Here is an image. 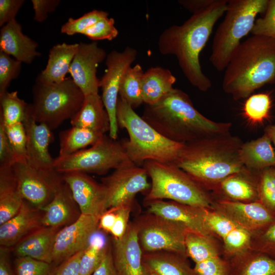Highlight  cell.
<instances>
[{
    "label": "cell",
    "mask_w": 275,
    "mask_h": 275,
    "mask_svg": "<svg viewBox=\"0 0 275 275\" xmlns=\"http://www.w3.org/2000/svg\"><path fill=\"white\" fill-rule=\"evenodd\" d=\"M115 267L119 275H148L143 261V251L134 222H130L121 238L111 240Z\"/></svg>",
    "instance_id": "19"
},
{
    "label": "cell",
    "mask_w": 275,
    "mask_h": 275,
    "mask_svg": "<svg viewBox=\"0 0 275 275\" xmlns=\"http://www.w3.org/2000/svg\"><path fill=\"white\" fill-rule=\"evenodd\" d=\"M21 64L20 61L0 51V96L8 91L11 81L19 76Z\"/></svg>",
    "instance_id": "42"
},
{
    "label": "cell",
    "mask_w": 275,
    "mask_h": 275,
    "mask_svg": "<svg viewBox=\"0 0 275 275\" xmlns=\"http://www.w3.org/2000/svg\"><path fill=\"white\" fill-rule=\"evenodd\" d=\"M205 217L210 230L223 240L227 258L250 249V232L211 208H205Z\"/></svg>",
    "instance_id": "21"
},
{
    "label": "cell",
    "mask_w": 275,
    "mask_h": 275,
    "mask_svg": "<svg viewBox=\"0 0 275 275\" xmlns=\"http://www.w3.org/2000/svg\"><path fill=\"white\" fill-rule=\"evenodd\" d=\"M228 275H275V259L250 249L226 259Z\"/></svg>",
    "instance_id": "29"
},
{
    "label": "cell",
    "mask_w": 275,
    "mask_h": 275,
    "mask_svg": "<svg viewBox=\"0 0 275 275\" xmlns=\"http://www.w3.org/2000/svg\"><path fill=\"white\" fill-rule=\"evenodd\" d=\"M106 56L105 50L96 42L79 43L69 73L85 96L98 94L100 79L97 77V69Z\"/></svg>",
    "instance_id": "17"
},
{
    "label": "cell",
    "mask_w": 275,
    "mask_h": 275,
    "mask_svg": "<svg viewBox=\"0 0 275 275\" xmlns=\"http://www.w3.org/2000/svg\"><path fill=\"white\" fill-rule=\"evenodd\" d=\"M243 172L225 179L219 184L221 188L231 200L240 202L258 201V185L252 184L243 177Z\"/></svg>",
    "instance_id": "36"
},
{
    "label": "cell",
    "mask_w": 275,
    "mask_h": 275,
    "mask_svg": "<svg viewBox=\"0 0 275 275\" xmlns=\"http://www.w3.org/2000/svg\"><path fill=\"white\" fill-rule=\"evenodd\" d=\"M198 275H228L229 264L217 255L196 263L194 267Z\"/></svg>",
    "instance_id": "47"
},
{
    "label": "cell",
    "mask_w": 275,
    "mask_h": 275,
    "mask_svg": "<svg viewBox=\"0 0 275 275\" xmlns=\"http://www.w3.org/2000/svg\"><path fill=\"white\" fill-rule=\"evenodd\" d=\"M241 139L229 132L185 143L176 166L203 188L246 171L240 158Z\"/></svg>",
    "instance_id": "3"
},
{
    "label": "cell",
    "mask_w": 275,
    "mask_h": 275,
    "mask_svg": "<svg viewBox=\"0 0 275 275\" xmlns=\"http://www.w3.org/2000/svg\"><path fill=\"white\" fill-rule=\"evenodd\" d=\"M239 155L247 169L261 172L268 168H275V150L265 133L256 140L243 143Z\"/></svg>",
    "instance_id": "31"
},
{
    "label": "cell",
    "mask_w": 275,
    "mask_h": 275,
    "mask_svg": "<svg viewBox=\"0 0 275 275\" xmlns=\"http://www.w3.org/2000/svg\"><path fill=\"white\" fill-rule=\"evenodd\" d=\"M187 258L174 252L156 251L144 253L143 261L148 272L158 275H198Z\"/></svg>",
    "instance_id": "28"
},
{
    "label": "cell",
    "mask_w": 275,
    "mask_h": 275,
    "mask_svg": "<svg viewBox=\"0 0 275 275\" xmlns=\"http://www.w3.org/2000/svg\"><path fill=\"white\" fill-rule=\"evenodd\" d=\"M275 83V39L253 35L241 42L225 69L223 91L237 100Z\"/></svg>",
    "instance_id": "4"
},
{
    "label": "cell",
    "mask_w": 275,
    "mask_h": 275,
    "mask_svg": "<svg viewBox=\"0 0 275 275\" xmlns=\"http://www.w3.org/2000/svg\"><path fill=\"white\" fill-rule=\"evenodd\" d=\"M0 119L5 126L23 123L29 110L30 104L19 98L17 91H7L0 96Z\"/></svg>",
    "instance_id": "37"
},
{
    "label": "cell",
    "mask_w": 275,
    "mask_h": 275,
    "mask_svg": "<svg viewBox=\"0 0 275 275\" xmlns=\"http://www.w3.org/2000/svg\"><path fill=\"white\" fill-rule=\"evenodd\" d=\"M211 209L252 235L261 232L275 222V215L259 200L240 202L221 199L213 202Z\"/></svg>",
    "instance_id": "14"
},
{
    "label": "cell",
    "mask_w": 275,
    "mask_h": 275,
    "mask_svg": "<svg viewBox=\"0 0 275 275\" xmlns=\"http://www.w3.org/2000/svg\"><path fill=\"white\" fill-rule=\"evenodd\" d=\"M130 162L123 141L114 140L105 134L88 149L54 158V169L60 173L77 171L102 175Z\"/></svg>",
    "instance_id": "9"
},
{
    "label": "cell",
    "mask_w": 275,
    "mask_h": 275,
    "mask_svg": "<svg viewBox=\"0 0 275 275\" xmlns=\"http://www.w3.org/2000/svg\"><path fill=\"white\" fill-rule=\"evenodd\" d=\"M10 248L1 246L0 275H15L9 257Z\"/></svg>",
    "instance_id": "56"
},
{
    "label": "cell",
    "mask_w": 275,
    "mask_h": 275,
    "mask_svg": "<svg viewBox=\"0 0 275 275\" xmlns=\"http://www.w3.org/2000/svg\"><path fill=\"white\" fill-rule=\"evenodd\" d=\"M12 168L23 199L40 209L51 201L63 182L62 173L37 169L26 160L17 161Z\"/></svg>",
    "instance_id": "11"
},
{
    "label": "cell",
    "mask_w": 275,
    "mask_h": 275,
    "mask_svg": "<svg viewBox=\"0 0 275 275\" xmlns=\"http://www.w3.org/2000/svg\"><path fill=\"white\" fill-rule=\"evenodd\" d=\"M176 78L168 69L152 67L144 72L142 79L144 103L152 105L159 102L173 89Z\"/></svg>",
    "instance_id": "30"
},
{
    "label": "cell",
    "mask_w": 275,
    "mask_h": 275,
    "mask_svg": "<svg viewBox=\"0 0 275 275\" xmlns=\"http://www.w3.org/2000/svg\"><path fill=\"white\" fill-rule=\"evenodd\" d=\"M23 123L26 134V160L28 164L38 170H54V158L48 151L53 140L51 130L44 124L36 122L31 114L30 104Z\"/></svg>",
    "instance_id": "20"
},
{
    "label": "cell",
    "mask_w": 275,
    "mask_h": 275,
    "mask_svg": "<svg viewBox=\"0 0 275 275\" xmlns=\"http://www.w3.org/2000/svg\"><path fill=\"white\" fill-rule=\"evenodd\" d=\"M265 133L270 139L275 150V124L269 125L264 129Z\"/></svg>",
    "instance_id": "57"
},
{
    "label": "cell",
    "mask_w": 275,
    "mask_h": 275,
    "mask_svg": "<svg viewBox=\"0 0 275 275\" xmlns=\"http://www.w3.org/2000/svg\"><path fill=\"white\" fill-rule=\"evenodd\" d=\"M134 222L144 253L169 251L188 257L185 237L188 232L182 225L148 212Z\"/></svg>",
    "instance_id": "10"
},
{
    "label": "cell",
    "mask_w": 275,
    "mask_h": 275,
    "mask_svg": "<svg viewBox=\"0 0 275 275\" xmlns=\"http://www.w3.org/2000/svg\"><path fill=\"white\" fill-rule=\"evenodd\" d=\"M144 72L139 64L130 66L124 74L120 84L119 97L133 109L144 103L142 90Z\"/></svg>",
    "instance_id": "34"
},
{
    "label": "cell",
    "mask_w": 275,
    "mask_h": 275,
    "mask_svg": "<svg viewBox=\"0 0 275 275\" xmlns=\"http://www.w3.org/2000/svg\"><path fill=\"white\" fill-rule=\"evenodd\" d=\"M108 13L104 11L94 10L77 19L70 17L61 27L62 33L72 36L81 34L99 20L108 17Z\"/></svg>",
    "instance_id": "41"
},
{
    "label": "cell",
    "mask_w": 275,
    "mask_h": 275,
    "mask_svg": "<svg viewBox=\"0 0 275 275\" xmlns=\"http://www.w3.org/2000/svg\"><path fill=\"white\" fill-rule=\"evenodd\" d=\"M137 56L134 48L127 46L122 51H111L106 58V69L100 79L102 99L110 120L108 135L114 140L118 138L119 126L117 120V105L123 76Z\"/></svg>",
    "instance_id": "12"
},
{
    "label": "cell",
    "mask_w": 275,
    "mask_h": 275,
    "mask_svg": "<svg viewBox=\"0 0 275 275\" xmlns=\"http://www.w3.org/2000/svg\"><path fill=\"white\" fill-rule=\"evenodd\" d=\"M38 44L24 34L22 26L16 19L3 26L0 31V51L21 63L31 64L40 56L37 50Z\"/></svg>",
    "instance_id": "24"
},
{
    "label": "cell",
    "mask_w": 275,
    "mask_h": 275,
    "mask_svg": "<svg viewBox=\"0 0 275 275\" xmlns=\"http://www.w3.org/2000/svg\"><path fill=\"white\" fill-rule=\"evenodd\" d=\"M23 201L12 167H0V225L18 213Z\"/></svg>",
    "instance_id": "32"
},
{
    "label": "cell",
    "mask_w": 275,
    "mask_h": 275,
    "mask_svg": "<svg viewBox=\"0 0 275 275\" xmlns=\"http://www.w3.org/2000/svg\"><path fill=\"white\" fill-rule=\"evenodd\" d=\"M151 180L144 201L168 199L193 206L212 208L213 202L205 188L173 164L147 161L143 164Z\"/></svg>",
    "instance_id": "7"
},
{
    "label": "cell",
    "mask_w": 275,
    "mask_h": 275,
    "mask_svg": "<svg viewBox=\"0 0 275 275\" xmlns=\"http://www.w3.org/2000/svg\"><path fill=\"white\" fill-rule=\"evenodd\" d=\"M268 1H228L224 19L213 37L209 58L217 71L226 69L241 39L252 31L256 16L265 11Z\"/></svg>",
    "instance_id": "6"
},
{
    "label": "cell",
    "mask_w": 275,
    "mask_h": 275,
    "mask_svg": "<svg viewBox=\"0 0 275 275\" xmlns=\"http://www.w3.org/2000/svg\"><path fill=\"white\" fill-rule=\"evenodd\" d=\"M23 0H0V26H3L15 19V17L23 5Z\"/></svg>",
    "instance_id": "50"
},
{
    "label": "cell",
    "mask_w": 275,
    "mask_h": 275,
    "mask_svg": "<svg viewBox=\"0 0 275 275\" xmlns=\"http://www.w3.org/2000/svg\"><path fill=\"white\" fill-rule=\"evenodd\" d=\"M92 275H119L113 260L111 243L100 265Z\"/></svg>",
    "instance_id": "53"
},
{
    "label": "cell",
    "mask_w": 275,
    "mask_h": 275,
    "mask_svg": "<svg viewBox=\"0 0 275 275\" xmlns=\"http://www.w3.org/2000/svg\"><path fill=\"white\" fill-rule=\"evenodd\" d=\"M116 218V208L105 211L100 217L98 228L104 233H111Z\"/></svg>",
    "instance_id": "55"
},
{
    "label": "cell",
    "mask_w": 275,
    "mask_h": 275,
    "mask_svg": "<svg viewBox=\"0 0 275 275\" xmlns=\"http://www.w3.org/2000/svg\"><path fill=\"white\" fill-rule=\"evenodd\" d=\"M142 117L167 139L184 144L229 132L232 125L207 118L186 93L176 88L157 103L146 104Z\"/></svg>",
    "instance_id": "2"
},
{
    "label": "cell",
    "mask_w": 275,
    "mask_h": 275,
    "mask_svg": "<svg viewBox=\"0 0 275 275\" xmlns=\"http://www.w3.org/2000/svg\"><path fill=\"white\" fill-rule=\"evenodd\" d=\"M62 174L81 214L100 218L107 210V194L104 185L86 173L72 171Z\"/></svg>",
    "instance_id": "16"
},
{
    "label": "cell",
    "mask_w": 275,
    "mask_h": 275,
    "mask_svg": "<svg viewBox=\"0 0 275 275\" xmlns=\"http://www.w3.org/2000/svg\"><path fill=\"white\" fill-rule=\"evenodd\" d=\"M144 203L148 212L176 222L183 226L188 232L213 238L215 236L205 220L206 208L162 200L144 201Z\"/></svg>",
    "instance_id": "18"
},
{
    "label": "cell",
    "mask_w": 275,
    "mask_h": 275,
    "mask_svg": "<svg viewBox=\"0 0 275 275\" xmlns=\"http://www.w3.org/2000/svg\"><path fill=\"white\" fill-rule=\"evenodd\" d=\"M271 99L268 93L251 95L245 101L243 113L245 117L253 124H259L270 116Z\"/></svg>",
    "instance_id": "38"
},
{
    "label": "cell",
    "mask_w": 275,
    "mask_h": 275,
    "mask_svg": "<svg viewBox=\"0 0 275 275\" xmlns=\"http://www.w3.org/2000/svg\"><path fill=\"white\" fill-rule=\"evenodd\" d=\"M42 211L24 200L18 213L0 225L1 246L11 248L43 226Z\"/></svg>",
    "instance_id": "22"
},
{
    "label": "cell",
    "mask_w": 275,
    "mask_h": 275,
    "mask_svg": "<svg viewBox=\"0 0 275 275\" xmlns=\"http://www.w3.org/2000/svg\"><path fill=\"white\" fill-rule=\"evenodd\" d=\"M104 134L90 130L72 126L60 132L59 157H65L84 149L96 143Z\"/></svg>",
    "instance_id": "33"
},
{
    "label": "cell",
    "mask_w": 275,
    "mask_h": 275,
    "mask_svg": "<svg viewBox=\"0 0 275 275\" xmlns=\"http://www.w3.org/2000/svg\"><path fill=\"white\" fill-rule=\"evenodd\" d=\"M18 160L7 138L5 125L0 119V167H10Z\"/></svg>",
    "instance_id": "49"
},
{
    "label": "cell",
    "mask_w": 275,
    "mask_h": 275,
    "mask_svg": "<svg viewBox=\"0 0 275 275\" xmlns=\"http://www.w3.org/2000/svg\"><path fill=\"white\" fill-rule=\"evenodd\" d=\"M258 193L259 201L275 215V168L260 172Z\"/></svg>",
    "instance_id": "40"
},
{
    "label": "cell",
    "mask_w": 275,
    "mask_h": 275,
    "mask_svg": "<svg viewBox=\"0 0 275 275\" xmlns=\"http://www.w3.org/2000/svg\"><path fill=\"white\" fill-rule=\"evenodd\" d=\"M84 251L74 254L58 265L54 275H80V261Z\"/></svg>",
    "instance_id": "52"
},
{
    "label": "cell",
    "mask_w": 275,
    "mask_h": 275,
    "mask_svg": "<svg viewBox=\"0 0 275 275\" xmlns=\"http://www.w3.org/2000/svg\"><path fill=\"white\" fill-rule=\"evenodd\" d=\"M34 11V19L39 22H44L49 13L55 11L60 3L59 0H32Z\"/></svg>",
    "instance_id": "51"
},
{
    "label": "cell",
    "mask_w": 275,
    "mask_h": 275,
    "mask_svg": "<svg viewBox=\"0 0 275 275\" xmlns=\"http://www.w3.org/2000/svg\"><path fill=\"white\" fill-rule=\"evenodd\" d=\"M227 0H215L206 10L193 15L181 25H173L160 35L158 47L162 55L175 56L189 82L203 92L212 85L201 69L199 56L214 24L225 14Z\"/></svg>",
    "instance_id": "1"
},
{
    "label": "cell",
    "mask_w": 275,
    "mask_h": 275,
    "mask_svg": "<svg viewBox=\"0 0 275 275\" xmlns=\"http://www.w3.org/2000/svg\"><path fill=\"white\" fill-rule=\"evenodd\" d=\"M72 126L86 128L100 134L110 129V120L101 96L98 94L85 96L78 113L70 120Z\"/></svg>",
    "instance_id": "26"
},
{
    "label": "cell",
    "mask_w": 275,
    "mask_h": 275,
    "mask_svg": "<svg viewBox=\"0 0 275 275\" xmlns=\"http://www.w3.org/2000/svg\"><path fill=\"white\" fill-rule=\"evenodd\" d=\"M15 275H54L57 265L28 257H16Z\"/></svg>",
    "instance_id": "39"
},
{
    "label": "cell",
    "mask_w": 275,
    "mask_h": 275,
    "mask_svg": "<svg viewBox=\"0 0 275 275\" xmlns=\"http://www.w3.org/2000/svg\"><path fill=\"white\" fill-rule=\"evenodd\" d=\"M133 203L116 207V221L110 233L112 238H120L126 233L130 223L129 219Z\"/></svg>",
    "instance_id": "48"
},
{
    "label": "cell",
    "mask_w": 275,
    "mask_h": 275,
    "mask_svg": "<svg viewBox=\"0 0 275 275\" xmlns=\"http://www.w3.org/2000/svg\"><path fill=\"white\" fill-rule=\"evenodd\" d=\"M143 167L130 162L101 179L107 194V209L131 204L139 193L149 190L151 183Z\"/></svg>",
    "instance_id": "13"
},
{
    "label": "cell",
    "mask_w": 275,
    "mask_h": 275,
    "mask_svg": "<svg viewBox=\"0 0 275 275\" xmlns=\"http://www.w3.org/2000/svg\"><path fill=\"white\" fill-rule=\"evenodd\" d=\"M263 17L255 20L251 31L258 35L275 39V0H269Z\"/></svg>",
    "instance_id": "46"
},
{
    "label": "cell",
    "mask_w": 275,
    "mask_h": 275,
    "mask_svg": "<svg viewBox=\"0 0 275 275\" xmlns=\"http://www.w3.org/2000/svg\"><path fill=\"white\" fill-rule=\"evenodd\" d=\"M98 231L91 237L81 256L80 275H92L100 265L109 248L111 243Z\"/></svg>",
    "instance_id": "35"
},
{
    "label": "cell",
    "mask_w": 275,
    "mask_h": 275,
    "mask_svg": "<svg viewBox=\"0 0 275 275\" xmlns=\"http://www.w3.org/2000/svg\"><path fill=\"white\" fill-rule=\"evenodd\" d=\"M41 209L42 225L44 227L62 228L76 221L81 214L64 180L51 201Z\"/></svg>",
    "instance_id": "23"
},
{
    "label": "cell",
    "mask_w": 275,
    "mask_h": 275,
    "mask_svg": "<svg viewBox=\"0 0 275 275\" xmlns=\"http://www.w3.org/2000/svg\"><path fill=\"white\" fill-rule=\"evenodd\" d=\"M250 249L275 259V222L261 232L252 235Z\"/></svg>",
    "instance_id": "43"
},
{
    "label": "cell",
    "mask_w": 275,
    "mask_h": 275,
    "mask_svg": "<svg viewBox=\"0 0 275 275\" xmlns=\"http://www.w3.org/2000/svg\"><path fill=\"white\" fill-rule=\"evenodd\" d=\"M82 34L93 41H111L117 37L118 31L115 26L114 18L107 17L88 28Z\"/></svg>",
    "instance_id": "45"
},
{
    "label": "cell",
    "mask_w": 275,
    "mask_h": 275,
    "mask_svg": "<svg viewBox=\"0 0 275 275\" xmlns=\"http://www.w3.org/2000/svg\"><path fill=\"white\" fill-rule=\"evenodd\" d=\"M79 43H62L54 45L50 50L45 68L36 80L42 84L59 83L66 78L70 67L77 51Z\"/></svg>",
    "instance_id": "27"
},
{
    "label": "cell",
    "mask_w": 275,
    "mask_h": 275,
    "mask_svg": "<svg viewBox=\"0 0 275 275\" xmlns=\"http://www.w3.org/2000/svg\"><path fill=\"white\" fill-rule=\"evenodd\" d=\"M85 96L71 77L59 83L45 84L36 81L33 102L30 104L33 117L51 130L79 111Z\"/></svg>",
    "instance_id": "8"
},
{
    "label": "cell",
    "mask_w": 275,
    "mask_h": 275,
    "mask_svg": "<svg viewBox=\"0 0 275 275\" xmlns=\"http://www.w3.org/2000/svg\"><path fill=\"white\" fill-rule=\"evenodd\" d=\"M61 228L42 226L30 233L13 248L16 257H28L52 263L57 233Z\"/></svg>",
    "instance_id": "25"
},
{
    "label": "cell",
    "mask_w": 275,
    "mask_h": 275,
    "mask_svg": "<svg viewBox=\"0 0 275 275\" xmlns=\"http://www.w3.org/2000/svg\"><path fill=\"white\" fill-rule=\"evenodd\" d=\"M99 221L98 217L81 214L76 221L61 228L56 237L52 263L58 266L85 250L92 236L99 230Z\"/></svg>",
    "instance_id": "15"
},
{
    "label": "cell",
    "mask_w": 275,
    "mask_h": 275,
    "mask_svg": "<svg viewBox=\"0 0 275 275\" xmlns=\"http://www.w3.org/2000/svg\"><path fill=\"white\" fill-rule=\"evenodd\" d=\"M148 275H158L155 273H153V272H149L148 274Z\"/></svg>",
    "instance_id": "58"
},
{
    "label": "cell",
    "mask_w": 275,
    "mask_h": 275,
    "mask_svg": "<svg viewBox=\"0 0 275 275\" xmlns=\"http://www.w3.org/2000/svg\"><path fill=\"white\" fill-rule=\"evenodd\" d=\"M5 126L9 142L18 160H26V134L23 123Z\"/></svg>",
    "instance_id": "44"
},
{
    "label": "cell",
    "mask_w": 275,
    "mask_h": 275,
    "mask_svg": "<svg viewBox=\"0 0 275 275\" xmlns=\"http://www.w3.org/2000/svg\"><path fill=\"white\" fill-rule=\"evenodd\" d=\"M116 115L119 127L129 136L123 143L131 161L137 165L149 160L176 164L185 144L161 134L119 97Z\"/></svg>",
    "instance_id": "5"
},
{
    "label": "cell",
    "mask_w": 275,
    "mask_h": 275,
    "mask_svg": "<svg viewBox=\"0 0 275 275\" xmlns=\"http://www.w3.org/2000/svg\"><path fill=\"white\" fill-rule=\"evenodd\" d=\"M215 0H181L178 3L193 14L201 12L212 5Z\"/></svg>",
    "instance_id": "54"
}]
</instances>
